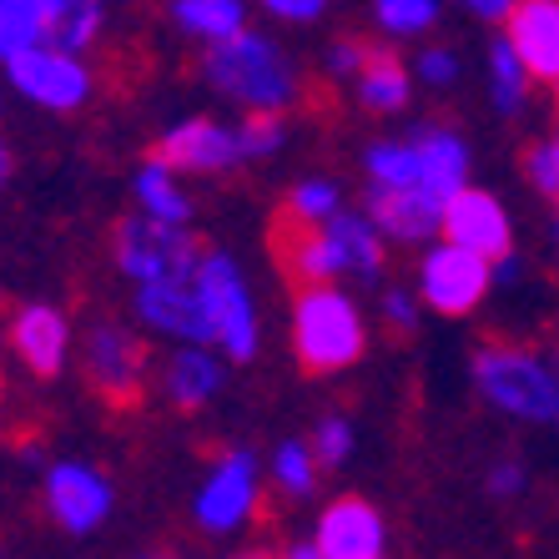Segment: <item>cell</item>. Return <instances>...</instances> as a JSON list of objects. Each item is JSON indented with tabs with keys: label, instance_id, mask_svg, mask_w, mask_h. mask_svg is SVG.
I'll use <instances>...</instances> for the list:
<instances>
[{
	"label": "cell",
	"instance_id": "7a4b0ae2",
	"mask_svg": "<svg viewBox=\"0 0 559 559\" xmlns=\"http://www.w3.org/2000/svg\"><path fill=\"white\" fill-rule=\"evenodd\" d=\"M293 348L302 373L323 378L348 368L364 353V318L338 287H298L293 302Z\"/></svg>",
	"mask_w": 559,
	"mask_h": 559
},
{
	"label": "cell",
	"instance_id": "ba28073f",
	"mask_svg": "<svg viewBox=\"0 0 559 559\" xmlns=\"http://www.w3.org/2000/svg\"><path fill=\"white\" fill-rule=\"evenodd\" d=\"M86 378L111 408H131L146 383V348L131 338L127 328L111 323L92 328V338H86Z\"/></svg>",
	"mask_w": 559,
	"mask_h": 559
},
{
	"label": "cell",
	"instance_id": "74e56055",
	"mask_svg": "<svg viewBox=\"0 0 559 559\" xmlns=\"http://www.w3.org/2000/svg\"><path fill=\"white\" fill-rule=\"evenodd\" d=\"M328 0H267V11L283 15V21H312V15H323Z\"/></svg>",
	"mask_w": 559,
	"mask_h": 559
},
{
	"label": "cell",
	"instance_id": "8992f818",
	"mask_svg": "<svg viewBox=\"0 0 559 559\" xmlns=\"http://www.w3.org/2000/svg\"><path fill=\"white\" fill-rule=\"evenodd\" d=\"M273 262L293 287H333V277L348 273L338 237L328 233V222H302L298 212L273 217Z\"/></svg>",
	"mask_w": 559,
	"mask_h": 559
},
{
	"label": "cell",
	"instance_id": "7dc6e473",
	"mask_svg": "<svg viewBox=\"0 0 559 559\" xmlns=\"http://www.w3.org/2000/svg\"><path fill=\"white\" fill-rule=\"evenodd\" d=\"M252 559H262V555H252Z\"/></svg>",
	"mask_w": 559,
	"mask_h": 559
},
{
	"label": "cell",
	"instance_id": "f6af8a7d",
	"mask_svg": "<svg viewBox=\"0 0 559 559\" xmlns=\"http://www.w3.org/2000/svg\"><path fill=\"white\" fill-rule=\"evenodd\" d=\"M152 559H167V555H152Z\"/></svg>",
	"mask_w": 559,
	"mask_h": 559
},
{
	"label": "cell",
	"instance_id": "5b68a950",
	"mask_svg": "<svg viewBox=\"0 0 559 559\" xmlns=\"http://www.w3.org/2000/svg\"><path fill=\"white\" fill-rule=\"evenodd\" d=\"M197 293H202V308H207L217 343L233 353L237 364H248L258 353V318H252V298L242 273H237V262H227L222 252H207L202 273H197Z\"/></svg>",
	"mask_w": 559,
	"mask_h": 559
},
{
	"label": "cell",
	"instance_id": "277c9868",
	"mask_svg": "<svg viewBox=\"0 0 559 559\" xmlns=\"http://www.w3.org/2000/svg\"><path fill=\"white\" fill-rule=\"evenodd\" d=\"M207 262L202 237L171 227L156 217H127L117 222V267L136 283H197Z\"/></svg>",
	"mask_w": 559,
	"mask_h": 559
},
{
	"label": "cell",
	"instance_id": "d6a6232c",
	"mask_svg": "<svg viewBox=\"0 0 559 559\" xmlns=\"http://www.w3.org/2000/svg\"><path fill=\"white\" fill-rule=\"evenodd\" d=\"M524 171H530V182L539 187V192L559 202V152H555V142H549V146H534V152L524 156Z\"/></svg>",
	"mask_w": 559,
	"mask_h": 559
},
{
	"label": "cell",
	"instance_id": "9a60e30c",
	"mask_svg": "<svg viewBox=\"0 0 559 559\" xmlns=\"http://www.w3.org/2000/svg\"><path fill=\"white\" fill-rule=\"evenodd\" d=\"M378 549H383L378 509L358 495L333 499L323 524H318V555L323 559H378Z\"/></svg>",
	"mask_w": 559,
	"mask_h": 559
},
{
	"label": "cell",
	"instance_id": "f35d334b",
	"mask_svg": "<svg viewBox=\"0 0 559 559\" xmlns=\"http://www.w3.org/2000/svg\"><path fill=\"white\" fill-rule=\"evenodd\" d=\"M468 11L489 15V21H509V11H514V0H464Z\"/></svg>",
	"mask_w": 559,
	"mask_h": 559
},
{
	"label": "cell",
	"instance_id": "836d02e7",
	"mask_svg": "<svg viewBox=\"0 0 559 559\" xmlns=\"http://www.w3.org/2000/svg\"><path fill=\"white\" fill-rule=\"evenodd\" d=\"M348 459V424L343 418H328L323 429H318V464H343Z\"/></svg>",
	"mask_w": 559,
	"mask_h": 559
},
{
	"label": "cell",
	"instance_id": "ac0fdd59",
	"mask_svg": "<svg viewBox=\"0 0 559 559\" xmlns=\"http://www.w3.org/2000/svg\"><path fill=\"white\" fill-rule=\"evenodd\" d=\"M11 348L36 378L61 373V364H66V318L56 308H46V302L21 308L15 312V323H11Z\"/></svg>",
	"mask_w": 559,
	"mask_h": 559
},
{
	"label": "cell",
	"instance_id": "f1b7e54d",
	"mask_svg": "<svg viewBox=\"0 0 559 559\" xmlns=\"http://www.w3.org/2000/svg\"><path fill=\"white\" fill-rule=\"evenodd\" d=\"M378 26L389 31V36H418V31L433 26V15L439 5L433 0H378Z\"/></svg>",
	"mask_w": 559,
	"mask_h": 559
},
{
	"label": "cell",
	"instance_id": "2e32d148",
	"mask_svg": "<svg viewBox=\"0 0 559 559\" xmlns=\"http://www.w3.org/2000/svg\"><path fill=\"white\" fill-rule=\"evenodd\" d=\"M142 318L156 323L162 333H177V338H192L197 348L202 343H217L207 323V308H202V293L197 283H142Z\"/></svg>",
	"mask_w": 559,
	"mask_h": 559
},
{
	"label": "cell",
	"instance_id": "83f0119b",
	"mask_svg": "<svg viewBox=\"0 0 559 559\" xmlns=\"http://www.w3.org/2000/svg\"><path fill=\"white\" fill-rule=\"evenodd\" d=\"M489 66H495V106H499V111H520L530 71H524V61L514 56V46H509V40H499L495 56H489Z\"/></svg>",
	"mask_w": 559,
	"mask_h": 559
},
{
	"label": "cell",
	"instance_id": "1f68e13d",
	"mask_svg": "<svg viewBox=\"0 0 559 559\" xmlns=\"http://www.w3.org/2000/svg\"><path fill=\"white\" fill-rule=\"evenodd\" d=\"M277 479H283L287 495H308L312 489V454L302 443H283L277 449Z\"/></svg>",
	"mask_w": 559,
	"mask_h": 559
},
{
	"label": "cell",
	"instance_id": "4dcf8cb0",
	"mask_svg": "<svg viewBox=\"0 0 559 559\" xmlns=\"http://www.w3.org/2000/svg\"><path fill=\"white\" fill-rule=\"evenodd\" d=\"M277 142H283V121H277V111H252V117L237 127V146H242V156H267V152H277Z\"/></svg>",
	"mask_w": 559,
	"mask_h": 559
},
{
	"label": "cell",
	"instance_id": "44dd1931",
	"mask_svg": "<svg viewBox=\"0 0 559 559\" xmlns=\"http://www.w3.org/2000/svg\"><path fill=\"white\" fill-rule=\"evenodd\" d=\"M171 21L187 31V36H202V40H227L237 31H248V11L242 0H171Z\"/></svg>",
	"mask_w": 559,
	"mask_h": 559
},
{
	"label": "cell",
	"instance_id": "d4e9b609",
	"mask_svg": "<svg viewBox=\"0 0 559 559\" xmlns=\"http://www.w3.org/2000/svg\"><path fill=\"white\" fill-rule=\"evenodd\" d=\"M368 177L373 187H389V192H408V187L424 182V162H418L414 142H378L368 146Z\"/></svg>",
	"mask_w": 559,
	"mask_h": 559
},
{
	"label": "cell",
	"instance_id": "d6986e66",
	"mask_svg": "<svg viewBox=\"0 0 559 559\" xmlns=\"http://www.w3.org/2000/svg\"><path fill=\"white\" fill-rule=\"evenodd\" d=\"M414 146H418V162H424L418 192H429L439 207H449V202L464 192V171H468L464 142L443 127H424V131H414Z\"/></svg>",
	"mask_w": 559,
	"mask_h": 559
},
{
	"label": "cell",
	"instance_id": "e0dca14e",
	"mask_svg": "<svg viewBox=\"0 0 559 559\" xmlns=\"http://www.w3.org/2000/svg\"><path fill=\"white\" fill-rule=\"evenodd\" d=\"M368 222H373L383 237H399V242H424V237L439 233L443 207L429 192H389V187H373L368 192Z\"/></svg>",
	"mask_w": 559,
	"mask_h": 559
},
{
	"label": "cell",
	"instance_id": "ab89813d",
	"mask_svg": "<svg viewBox=\"0 0 559 559\" xmlns=\"http://www.w3.org/2000/svg\"><path fill=\"white\" fill-rule=\"evenodd\" d=\"M495 489H499V495L520 489V468H514V464H499V468H495Z\"/></svg>",
	"mask_w": 559,
	"mask_h": 559
},
{
	"label": "cell",
	"instance_id": "5bb4252c",
	"mask_svg": "<svg viewBox=\"0 0 559 559\" xmlns=\"http://www.w3.org/2000/svg\"><path fill=\"white\" fill-rule=\"evenodd\" d=\"M46 504H51V514L66 524V530H96V524L106 520V509H111V489H106V479L96 474V468L86 464H56L51 479H46Z\"/></svg>",
	"mask_w": 559,
	"mask_h": 559
},
{
	"label": "cell",
	"instance_id": "4316f807",
	"mask_svg": "<svg viewBox=\"0 0 559 559\" xmlns=\"http://www.w3.org/2000/svg\"><path fill=\"white\" fill-rule=\"evenodd\" d=\"M102 0H66L61 5V21H56V36L51 46L56 51H86L96 36H102Z\"/></svg>",
	"mask_w": 559,
	"mask_h": 559
},
{
	"label": "cell",
	"instance_id": "7402d4cb",
	"mask_svg": "<svg viewBox=\"0 0 559 559\" xmlns=\"http://www.w3.org/2000/svg\"><path fill=\"white\" fill-rule=\"evenodd\" d=\"M217 383H222V368H217V358H207L202 348H187L167 364V393L177 399V408L207 404L212 393H217Z\"/></svg>",
	"mask_w": 559,
	"mask_h": 559
},
{
	"label": "cell",
	"instance_id": "8d00e7d4",
	"mask_svg": "<svg viewBox=\"0 0 559 559\" xmlns=\"http://www.w3.org/2000/svg\"><path fill=\"white\" fill-rule=\"evenodd\" d=\"M383 312H389L393 333H414V298H408V293H389V298H383Z\"/></svg>",
	"mask_w": 559,
	"mask_h": 559
},
{
	"label": "cell",
	"instance_id": "8fae6325",
	"mask_svg": "<svg viewBox=\"0 0 559 559\" xmlns=\"http://www.w3.org/2000/svg\"><path fill=\"white\" fill-rule=\"evenodd\" d=\"M152 162L167 171H222V167H233V162H242V146H237V131L197 117L187 127H171L152 146Z\"/></svg>",
	"mask_w": 559,
	"mask_h": 559
},
{
	"label": "cell",
	"instance_id": "ffe728a7",
	"mask_svg": "<svg viewBox=\"0 0 559 559\" xmlns=\"http://www.w3.org/2000/svg\"><path fill=\"white\" fill-rule=\"evenodd\" d=\"M66 0H0V61L51 46Z\"/></svg>",
	"mask_w": 559,
	"mask_h": 559
},
{
	"label": "cell",
	"instance_id": "7c38bea8",
	"mask_svg": "<svg viewBox=\"0 0 559 559\" xmlns=\"http://www.w3.org/2000/svg\"><path fill=\"white\" fill-rule=\"evenodd\" d=\"M252 495H258V464L242 449H227L217 459V468H212L207 489L197 495V520L207 530H233V524L248 520Z\"/></svg>",
	"mask_w": 559,
	"mask_h": 559
},
{
	"label": "cell",
	"instance_id": "484cf974",
	"mask_svg": "<svg viewBox=\"0 0 559 559\" xmlns=\"http://www.w3.org/2000/svg\"><path fill=\"white\" fill-rule=\"evenodd\" d=\"M136 197H142V207H146V217H156V222H171V227H182L187 222V197L177 192V182H171V171L167 167H146L142 177H136Z\"/></svg>",
	"mask_w": 559,
	"mask_h": 559
},
{
	"label": "cell",
	"instance_id": "b9f144b4",
	"mask_svg": "<svg viewBox=\"0 0 559 559\" xmlns=\"http://www.w3.org/2000/svg\"><path fill=\"white\" fill-rule=\"evenodd\" d=\"M287 559H323V555H318V549H293Z\"/></svg>",
	"mask_w": 559,
	"mask_h": 559
},
{
	"label": "cell",
	"instance_id": "9c48e42d",
	"mask_svg": "<svg viewBox=\"0 0 559 559\" xmlns=\"http://www.w3.org/2000/svg\"><path fill=\"white\" fill-rule=\"evenodd\" d=\"M424 302L449 318H464L468 308H479V298L489 293V262L479 252L468 248H454V242H443L424 258Z\"/></svg>",
	"mask_w": 559,
	"mask_h": 559
},
{
	"label": "cell",
	"instance_id": "60d3db41",
	"mask_svg": "<svg viewBox=\"0 0 559 559\" xmlns=\"http://www.w3.org/2000/svg\"><path fill=\"white\" fill-rule=\"evenodd\" d=\"M5 177H11V152H5V142H0V187H5Z\"/></svg>",
	"mask_w": 559,
	"mask_h": 559
},
{
	"label": "cell",
	"instance_id": "6da1fadb",
	"mask_svg": "<svg viewBox=\"0 0 559 559\" xmlns=\"http://www.w3.org/2000/svg\"><path fill=\"white\" fill-rule=\"evenodd\" d=\"M202 76L222 96L248 106V111H283V106L298 102L293 61L267 36H258V31H237L227 40H212L207 56H202Z\"/></svg>",
	"mask_w": 559,
	"mask_h": 559
},
{
	"label": "cell",
	"instance_id": "3957f363",
	"mask_svg": "<svg viewBox=\"0 0 559 559\" xmlns=\"http://www.w3.org/2000/svg\"><path fill=\"white\" fill-rule=\"evenodd\" d=\"M474 378H479L484 399L504 414L520 418H559V373H549L534 353L514 348V343H479L474 348Z\"/></svg>",
	"mask_w": 559,
	"mask_h": 559
},
{
	"label": "cell",
	"instance_id": "603a6c76",
	"mask_svg": "<svg viewBox=\"0 0 559 559\" xmlns=\"http://www.w3.org/2000/svg\"><path fill=\"white\" fill-rule=\"evenodd\" d=\"M358 96H364V106H373V111H404L408 71L399 66V56H389V51L368 56V66L358 71Z\"/></svg>",
	"mask_w": 559,
	"mask_h": 559
},
{
	"label": "cell",
	"instance_id": "ee69618b",
	"mask_svg": "<svg viewBox=\"0 0 559 559\" xmlns=\"http://www.w3.org/2000/svg\"><path fill=\"white\" fill-rule=\"evenodd\" d=\"M555 102H559V81H555Z\"/></svg>",
	"mask_w": 559,
	"mask_h": 559
},
{
	"label": "cell",
	"instance_id": "30bf717a",
	"mask_svg": "<svg viewBox=\"0 0 559 559\" xmlns=\"http://www.w3.org/2000/svg\"><path fill=\"white\" fill-rule=\"evenodd\" d=\"M443 237L454 248L479 252L484 262H504L509 258V217L489 192L479 187H464V192L443 207Z\"/></svg>",
	"mask_w": 559,
	"mask_h": 559
},
{
	"label": "cell",
	"instance_id": "d590c367",
	"mask_svg": "<svg viewBox=\"0 0 559 559\" xmlns=\"http://www.w3.org/2000/svg\"><path fill=\"white\" fill-rule=\"evenodd\" d=\"M424 81L429 86H454V76H459V61H454V51H424Z\"/></svg>",
	"mask_w": 559,
	"mask_h": 559
},
{
	"label": "cell",
	"instance_id": "bcb514c9",
	"mask_svg": "<svg viewBox=\"0 0 559 559\" xmlns=\"http://www.w3.org/2000/svg\"><path fill=\"white\" fill-rule=\"evenodd\" d=\"M555 152H559V136H555Z\"/></svg>",
	"mask_w": 559,
	"mask_h": 559
},
{
	"label": "cell",
	"instance_id": "52a82bcc",
	"mask_svg": "<svg viewBox=\"0 0 559 559\" xmlns=\"http://www.w3.org/2000/svg\"><path fill=\"white\" fill-rule=\"evenodd\" d=\"M5 71H11L15 92L40 106H51V111H76L92 96V71L71 51H56V46H36V51L11 56Z\"/></svg>",
	"mask_w": 559,
	"mask_h": 559
},
{
	"label": "cell",
	"instance_id": "e575fe53",
	"mask_svg": "<svg viewBox=\"0 0 559 559\" xmlns=\"http://www.w3.org/2000/svg\"><path fill=\"white\" fill-rule=\"evenodd\" d=\"M368 56H373V51H364L358 40H338V46H333V56H328V71H333V76H358V71L368 66Z\"/></svg>",
	"mask_w": 559,
	"mask_h": 559
},
{
	"label": "cell",
	"instance_id": "f546056e",
	"mask_svg": "<svg viewBox=\"0 0 559 559\" xmlns=\"http://www.w3.org/2000/svg\"><path fill=\"white\" fill-rule=\"evenodd\" d=\"M287 212H298L302 222H333V217H338V187H333V182H302V187H293Z\"/></svg>",
	"mask_w": 559,
	"mask_h": 559
},
{
	"label": "cell",
	"instance_id": "4fadbf2b",
	"mask_svg": "<svg viewBox=\"0 0 559 559\" xmlns=\"http://www.w3.org/2000/svg\"><path fill=\"white\" fill-rule=\"evenodd\" d=\"M504 40L530 76L559 81V0H514Z\"/></svg>",
	"mask_w": 559,
	"mask_h": 559
},
{
	"label": "cell",
	"instance_id": "cb8c5ba5",
	"mask_svg": "<svg viewBox=\"0 0 559 559\" xmlns=\"http://www.w3.org/2000/svg\"><path fill=\"white\" fill-rule=\"evenodd\" d=\"M328 233L338 237L348 273L378 277V267H383V248H378V227H373V222H368V217H353V212H338V217L328 222Z\"/></svg>",
	"mask_w": 559,
	"mask_h": 559
},
{
	"label": "cell",
	"instance_id": "7bdbcfd3",
	"mask_svg": "<svg viewBox=\"0 0 559 559\" xmlns=\"http://www.w3.org/2000/svg\"><path fill=\"white\" fill-rule=\"evenodd\" d=\"M555 237H559V202H555Z\"/></svg>",
	"mask_w": 559,
	"mask_h": 559
}]
</instances>
